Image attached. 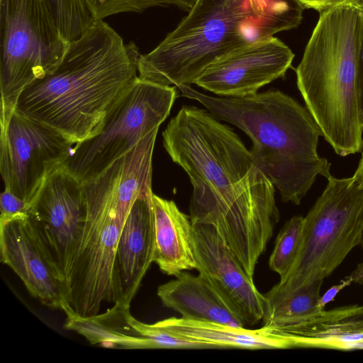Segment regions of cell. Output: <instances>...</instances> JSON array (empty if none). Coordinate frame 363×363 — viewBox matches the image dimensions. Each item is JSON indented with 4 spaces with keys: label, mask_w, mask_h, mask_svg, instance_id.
Masks as SVG:
<instances>
[{
    "label": "cell",
    "mask_w": 363,
    "mask_h": 363,
    "mask_svg": "<svg viewBox=\"0 0 363 363\" xmlns=\"http://www.w3.org/2000/svg\"><path fill=\"white\" fill-rule=\"evenodd\" d=\"M162 142L192 184V223L213 226L253 278L279 220L274 186L240 137L207 109L183 106Z\"/></svg>",
    "instance_id": "obj_1"
},
{
    "label": "cell",
    "mask_w": 363,
    "mask_h": 363,
    "mask_svg": "<svg viewBox=\"0 0 363 363\" xmlns=\"http://www.w3.org/2000/svg\"><path fill=\"white\" fill-rule=\"evenodd\" d=\"M133 42L104 20L69 48L57 67L21 92L16 110L57 130L73 145L96 133L108 110L138 77Z\"/></svg>",
    "instance_id": "obj_2"
},
{
    "label": "cell",
    "mask_w": 363,
    "mask_h": 363,
    "mask_svg": "<svg viewBox=\"0 0 363 363\" xmlns=\"http://www.w3.org/2000/svg\"><path fill=\"white\" fill-rule=\"evenodd\" d=\"M183 96L201 103L217 119L242 130L252 142L257 164L283 202L299 205L317 177L328 179L330 162L318 153L322 132L306 106L279 90L241 97L212 96L189 86Z\"/></svg>",
    "instance_id": "obj_3"
},
{
    "label": "cell",
    "mask_w": 363,
    "mask_h": 363,
    "mask_svg": "<svg viewBox=\"0 0 363 363\" xmlns=\"http://www.w3.org/2000/svg\"><path fill=\"white\" fill-rule=\"evenodd\" d=\"M319 13L295 70L296 84L324 139L346 157L363 145L357 98L363 4L337 0Z\"/></svg>",
    "instance_id": "obj_4"
},
{
    "label": "cell",
    "mask_w": 363,
    "mask_h": 363,
    "mask_svg": "<svg viewBox=\"0 0 363 363\" xmlns=\"http://www.w3.org/2000/svg\"><path fill=\"white\" fill-rule=\"evenodd\" d=\"M277 0H196L174 30L138 61L139 78L191 86L215 60L245 44L272 36Z\"/></svg>",
    "instance_id": "obj_5"
},
{
    "label": "cell",
    "mask_w": 363,
    "mask_h": 363,
    "mask_svg": "<svg viewBox=\"0 0 363 363\" xmlns=\"http://www.w3.org/2000/svg\"><path fill=\"white\" fill-rule=\"evenodd\" d=\"M304 217L300 255L288 275L267 294V308L289 293L329 277L363 237V187L354 178L330 176Z\"/></svg>",
    "instance_id": "obj_6"
},
{
    "label": "cell",
    "mask_w": 363,
    "mask_h": 363,
    "mask_svg": "<svg viewBox=\"0 0 363 363\" xmlns=\"http://www.w3.org/2000/svg\"><path fill=\"white\" fill-rule=\"evenodd\" d=\"M69 45L46 0H0V125L25 88L57 67Z\"/></svg>",
    "instance_id": "obj_7"
},
{
    "label": "cell",
    "mask_w": 363,
    "mask_h": 363,
    "mask_svg": "<svg viewBox=\"0 0 363 363\" xmlns=\"http://www.w3.org/2000/svg\"><path fill=\"white\" fill-rule=\"evenodd\" d=\"M176 96L175 87L138 76L108 110L96 133L74 144L63 165L82 182L96 177L159 128Z\"/></svg>",
    "instance_id": "obj_8"
},
{
    "label": "cell",
    "mask_w": 363,
    "mask_h": 363,
    "mask_svg": "<svg viewBox=\"0 0 363 363\" xmlns=\"http://www.w3.org/2000/svg\"><path fill=\"white\" fill-rule=\"evenodd\" d=\"M0 127V172L4 189L31 207L44 181L63 164L73 144L57 130L16 110Z\"/></svg>",
    "instance_id": "obj_9"
},
{
    "label": "cell",
    "mask_w": 363,
    "mask_h": 363,
    "mask_svg": "<svg viewBox=\"0 0 363 363\" xmlns=\"http://www.w3.org/2000/svg\"><path fill=\"white\" fill-rule=\"evenodd\" d=\"M86 214L83 184L63 164L45 179L29 217L65 286Z\"/></svg>",
    "instance_id": "obj_10"
},
{
    "label": "cell",
    "mask_w": 363,
    "mask_h": 363,
    "mask_svg": "<svg viewBox=\"0 0 363 363\" xmlns=\"http://www.w3.org/2000/svg\"><path fill=\"white\" fill-rule=\"evenodd\" d=\"M294 54L271 36L241 45L211 62L196 79L197 86L220 96L241 97L283 77Z\"/></svg>",
    "instance_id": "obj_11"
},
{
    "label": "cell",
    "mask_w": 363,
    "mask_h": 363,
    "mask_svg": "<svg viewBox=\"0 0 363 363\" xmlns=\"http://www.w3.org/2000/svg\"><path fill=\"white\" fill-rule=\"evenodd\" d=\"M196 269L221 296L245 325L263 319L267 299L216 230L210 225L193 223Z\"/></svg>",
    "instance_id": "obj_12"
},
{
    "label": "cell",
    "mask_w": 363,
    "mask_h": 363,
    "mask_svg": "<svg viewBox=\"0 0 363 363\" xmlns=\"http://www.w3.org/2000/svg\"><path fill=\"white\" fill-rule=\"evenodd\" d=\"M1 261L21 279L43 305L72 313L64 282L48 255L29 215L0 222Z\"/></svg>",
    "instance_id": "obj_13"
},
{
    "label": "cell",
    "mask_w": 363,
    "mask_h": 363,
    "mask_svg": "<svg viewBox=\"0 0 363 363\" xmlns=\"http://www.w3.org/2000/svg\"><path fill=\"white\" fill-rule=\"evenodd\" d=\"M152 194L135 200L117 244L113 268L116 303L125 306H130L153 262L155 238Z\"/></svg>",
    "instance_id": "obj_14"
},
{
    "label": "cell",
    "mask_w": 363,
    "mask_h": 363,
    "mask_svg": "<svg viewBox=\"0 0 363 363\" xmlns=\"http://www.w3.org/2000/svg\"><path fill=\"white\" fill-rule=\"evenodd\" d=\"M164 306L186 320L245 327L209 281L199 274L195 276L185 271L165 284L157 291Z\"/></svg>",
    "instance_id": "obj_15"
},
{
    "label": "cell",
    "mask_w": 363,
    "mask_h": 363,
    "mask_svg": "<svg viewBox=\"0 0 363 363\" xmlns=\"http://www.w3.org/2000/svg\"><path fill=\"white\" fill-rule=\"evenodd\" d=\"M281 332L291 336L294 348L363 349V305L323 309Z\"/></svg>",
    "instance_id": "obj_16"
},
{
    "label": "cell",
    "mask_w": 363,
    "mask_h": 363,
    "mask_svg": "<svg viewBox=\"0 0 363 363\" xmlns=\"http://www.w3.org/2000/svg\"><path fill=\"white\" fill-rule=\"evenodd\" d=\"M155 223L153 262L164 274L177 276L196 269L193 248V223L174 201L152 195Z\"/></svg>",
    "instance_id": "obj_17"
},
{
    "label": "cell",
    "mask_w": 363,
    "mask_h": 363,
    "mask_svg": "<svg viewBox=\"0 0 363 363\" xmlns=\"http://www.w3.org/2000/svg\"><path fill=\"white\" fill-rule=\"evenodd\" d=\"M157 326L182 337L204 342L214 348L289 349L294 348L287 333L263 325L252 330L225 324L171 317L155 323Z\"/></svg>",
    "instance_id": "obj_18"
},
{
    "label": "cell",
    "mask_w": 363,
    "mask_h": 363,
    "mask_svg": "<svg viewBox=\"0 0 363 363\" xmlns=\"http://www.w3.org/2000/svg\"><path fill=\"white\" fill-rule=\"evenodd\" d=\"M129 306L115 303L104 313L84 317L66 315L64 328L85 337L92 345L125 349H154L130 323Z\"/></svg>",
    "instance_id": "obj_19"
},
{
    "label": "cell",
    "mask_w": 363,
    "mask_h": 363,
    "mask_svg": "<svg viewBox=\"0 0 363 363\" xmlns=\"http://www.w3.org/2000/svg\"><path fill=\"white\" fill-rule=\"evenodd\" d=\"M323 279L289 293L267 309L264 325L281 331L303 322L325 309L320 304Z\"/></svg>",
    "instance_id": "obj_20"
},
{
    "label": "cell",
    "mask_w": 363,
    "mask_h": 363,
    "mask_svg": "<svg viewBox=\"0 0 363 363\" xmlns=\"http://www.w3.org/2000/svg\"><path fill=\"white\" fill-rule=\"evenodd\" d=\"M304 217L294 216L279 231L269 259L270 269L284 279L295 265L303 242Z\"/></svg>",
    "instance_id": "obj_21"
},
{
    "label": "cell",
    "mask_w": 363,
    "mask_h": 363,
    "mask_svg": "<svg viewBox=\"0 0 363 363\" xmlns=\"http://www.w3.org/2000/svg\"><path fill=\"white\" fill-rule=\"evenodd\" d=\"M62 35L69 43L80 38L96 21L86 0H46Z\"/></svg>",
    "instance_id": "obj_22"
},
{
    "label": "cell",
    "mask_w": 363,
    "mask_h": 363,
    "mask_svg": "<svg viewBox=\"0 0 363 363\" xmlns=\"http://www.w3.org/2000/svg\"><path fill=\"white\" fill-rule=\"evenodd\" d=\"M196 0H86L95 21L121 13L143 12L154 6H176L189 11Z\"/></svg>",
    "instance_id": "obj_23"
},
{
    "label": "cell",
    "mask_w": 363,
    "mask_h": 363,
    "mask_svg": "<svg viewBox=\"0 0 363 363\" xmlns=\"http://www.w3.org/2000/svg\"><path fill=\"white\" fill-rule=\"evenodd\" d=\"M130 323L140 335L149 340L154 349H210L214 347L208 343L177 335L157 326L147 324L130 317Z\"/></svg>",
    "instance_id": "obj_24"
},
{
    "label": "cell",
    "mask_w": 363,
    "mask_h": 363,
    "mask_svg": "<svg viewBox=\"0 0 363 363\" xmlns=\"http://www.w3.org/2000/svg\"><path fill=\"white\" fill-rule=\"evenodd\" d=\"M30 206L11 191L4 189L0 195V222L28 216Z\"/></svg>",
    "instance_id": "obj_25"
},
{
    "label": "cell",
    "mask_w": 363,
    "mask_h": 363,
    "mask_svg": "<svg viewBox=\"0 0 363 363\" xmlns=\"http://www.w3.org/2000/svg\"><path fill=\"white\" fill-rule=\"evenodd\" d=\"M357 98L359 116L363 124V45L362 48L358 71Z\"/></svg>",
    "instance_id": "obj_26"
},
{
    "label": "cell",
    "mask_w": 363,
    "mask_h": 363,
    "mask_svg": "<svg viewBox=\"0 0 363 363\" xmlns=\"http://www.w3.org/2000/svg\"><path fill=\"white\" fill-rule=\"evenodd\" d=\"M352 283L350 278L347 277V279L342 280L341 284L333 286L329 290H328L325 294L320 298V304L325 308V305L333 301L338 292L344 289L345 286L350 285Z\"/></svg>",
    "instance_id": "obj_27"
},
{
    "label": "cell",
    "mask_w": 363,
    "mask_h": 363,
    "mask_svg": "<svg viewBox=\"0 0 363 363\" xmlns=\"http://www.w3.org/2000/svg\"><path fill=\"white\" fill-rule=\"evenodd\" d=\"M301 3L305 8L313 9L318 11H321L328 8L337 0H296Z\"/></svg>",
    "instance_id": "obj_28"
},
{
    "label": "cell",
    "mask_w": 363,
    "mask_h": 363,
    "mask_svg": "<svg viewBox=\"0 0 363 363\" xmlns=\"http://www.w3.org/2000/svg\"><path fill=\"white\" fill-rule=\"evenodd\" d=\"M348 277L352 283L363 284V262L357 264Z\"/></svg>",
    "instance_id": "obj_29"
},
{
    "label": "cell",
    "mask_w": 363,
    "mask_h": 363,
    "mask_svg": "<svg viewBox=\"0 0 363 363\" xmlns=\"http://www.w3.org/2000/svg\"><path fill=\"white\" fill-rule=\"evenodd\" d=\"M360 152L361 158L359 160L357 168L352 177L359 184V186L363 187V145Z\"/></svg>",
    "instance_id": "obj_30"
},
{
    "label": "cell",
    "mask_w": 363,
    "mask_h": 363,
    "mask_svg": "<svg viewBox=\"0 0 363 363\" xmlns=\"http://www.w3.org/2000/svg\"><path fill=\"white\" fill-rule=\"evenodd\" d=\"M361 245V247H362V250H363V237H362V242H361V245Z\"/></svg>",
    "instance_id": "obj_31"
},
{
    "label": "cell",
    "mask_w": 363,
    "mask_h": 363,
    "mask_svg": "<svg viewBox=\"0 0 363 363\" xmlns=\"http://www.w3.org/2000/svg\"><path fill=\"white\" fill-rule=\"evenodd\" d=\"M359 1H360L362 2V4H363V0H359Z\"/></svg>",
    "instance_id": "obj_32"
}]
</instances>
